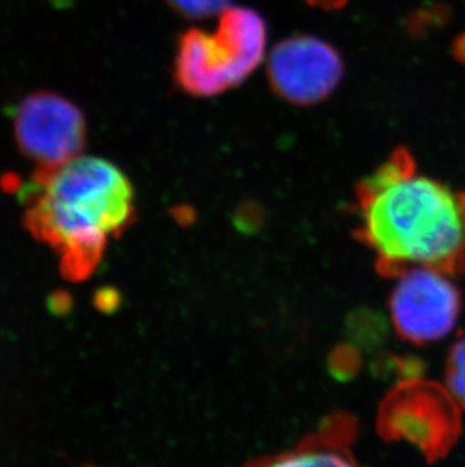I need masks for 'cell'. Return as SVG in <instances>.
Wrapping results in <instances>:
<instances>
[{"instance_id":"obj_1","label":"cell","mask_w":465,"mask_h":467,"mask_svg":"<svg viewBox=\"0 0 465 467\" xmlns=\"http://www.w3.org/2000/svg\"><path fill=\"white\" fill-rule=\"evenodd\" d=\"M360 234L382 268L429 266L465 274V192L418 172L396 151L356 191Z\"/></svg>"},{"instance_id":"obj_2","label":"cell","mask_w":465,"mask_h":467,"mask_svg":"<svg viewBox=\"0 0 465 467\" xmlns=\"http://www.w3.org/2000/svg\"><path fill=\"white\" fill-rule=\"evenodd\" d=\"M25 225L57 253L64 277L96 271L110 239L135 220V190L126 172L97 156L36 171L22 190Z\"/></svg>"},{"instance_id":"obj_3","label":"cell","mask_w":465,"mask_h":467,"mask_svg":"<svg viewBox=\"0 0 465 467\" xmlns=\"http://www.w3.org/2000/svg\"><path fill=\"white\" fill-rule=\"evenodd\" d=\"M266 26L253 9L220 14L215 31L192 29L181 36L174 59L177 84L193 96H216L241 84L259 66Z\"/></svg>"},{"instance_id":"obj_4","label":"cell","mask_w":465,"mask_h":467,"mask_svg":"<svg viewBox=\"0 0 465 467\" xmlns=\"http://www.w3.org/2000/svg\"><path fill=\"white\" fill-rule=\"evenodd\" d=\"M20 153L46 171L84 155L88 126L82 110L61 94L38 91L23 98L13 112Z\"/></svg>"},{"instance_id":"obj_5","label":"cell","mask_w":465,"mask_h":467,"mask_svg":"<svg viewBox=\"0 0 465 467\" xmlns=\"http://www.w3.org/2000/svg\"><path fill=\"white\" fill-rule=\"evenodd\" d=\"M448 274L429 266L400 273L391 294V321L404 339L429 344L453 330L461 313V294Z\"/></svg>"},{"instance_id":"obj_6","label":"cell","mask_w":465,"mask_h":467,"mask_svg":"<svg viewBox=\"0 0 465 467\" xmlns=\"http://www.w3.org/2000/svg\"><path fill=\"white\" fill-rule=\"evenodd\" d=\"M342 76L340 55L315 36L287 38L269 57V79L274 89L296 105H313L328 98Z\"/></svg>"},{"instance_id":"obj_7","label":"cell","mask_w":465,"mask_h":467,"mask_svg":"<svg viewBox=\"0 0 465 467\" xmlns=\"http://www.w3.org/2000/svg\"><path fill=\"white\" fill-rule=\"evenodd\" d=\"M400 402L402 436L420 446L429 460L448 454L461 432L458 402L448 389L416 383Z\"/></svg>"},{"instance_id":"obj_8","label":"cell","mask_w":465,"mask_h":467,"mask_svg":"<svg viewBox=\"0 0 465 467\" xmlns=\"http://www.w3.org/2000/svg\"><path fill=\"white\" fill-rule=\"evenodd\" d=\"M255 467H360L342 445L313 443Z\"/></svg>"},{"instance_id":"obj_9","label":"cell","mask_w":465,"mask_h":467,"mask_svg":"<svg viewBox=\"0 0 465 467\" xmlns=\"http://www.w3.org/2000/svg\"><path fill=\"white\" fill-rule=\"evenodd\" d=\"M448 390L458 406L465 409V337L453 345L446 365Z\"/></svg>"},{"instance_id":"obj_10","label":"cell","mask_w":465,"mask_h":467,"mask_svg":"<svg viewBox=\"0 0 465 467\" xmlns=\"http://www.w3.org/2000/svg\"><path fill=\"white\" fill-rule=\"evenodd\" d=\"M232 0H168L177 13L186 17L202 18L224 13L230 8Z\"/></svg>"}]
</instances>
